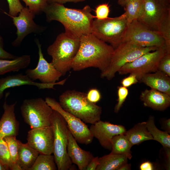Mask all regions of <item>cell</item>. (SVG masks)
I'll return each instance as SVG.
<instances>
[{"label":"cell","mask_w":170,"mask_h":170,"mask_svg":"<svg viewBox=\"0 0 170 170\" xmlns=\"http://www.w3.org/2000/svg\"><path fill=\"white\" fill-rule=\"evenodd\" d=\"M129 0H118V3L119 5L124 7Z\"/></svg>","instance_id":"47"},{"label":"cell","mask_w":170,"mask_h":170,"mask_svg":"<svg viewBox=\"0 0 170 170\" xmlns=\"http://www.w3.org/2000/svg\"><path fill=\"white\" fill-rule=\"evenodd\" d=\"M131 146L148 140H153L146 126V122L138 123L125 134Z\"/></svg>","instance_id":"24"},{"label":"cell","mask_w":170,"mask_h":170,"mask_svg":"<svg viewBox=\"0 0 170 170\" xmlns=\"http://www.w3.org/2000/svg\"><path fill=\"white\" fill-rule=\"evenodd\" d=\"M0 161L8 170H16L12 162L7 144L3 138L0 139Z\"/></svg>","instance_id":"32"},{"label":"cell","mask_w":170,"mask_h":170,"mask_svg":"<svg viewBox=\"0 0 170 170\" xmlns=\"http://www.w3.org/2000/svg\"><path fill=\"white\" fill-rule=\"evenodd\" d=\"M35 42L38 48L37 65L33 69H27L25 71L26 75L33 81L39 80L41 83H43L56 82L62 76V74L51 62H48L45 59L42 51V45L39 40L36 39Z\"/></svg>","instance_id":"13"},{"label":"cell","mask_w":170,"mask_h":170,"mask_svg":"<svg viewBox=\"0 0 170 170\" xmlns=\"http://www.w3.org/2000/svg\"><path fill=\"white\" fill-rule=\"evenodd\" d=\"M142 6L143 0H130L127 3L124 8L128 24L139 18Z\"/></svg>","instance_id":"29"},{"label":"cell","mask_w":170,"mask_h":170,"mask_svg":"<svg viewBox=\"0 0 170 170\" xmlns=\"http://www.w3.org/2000/svg\"><path fill=\"white\" fill-rule=\"evenodd\" d=\"M158 31L164 40L167 52L170 53V10L167 12L161 22Z\"/></svg>","instance_id":"30"},{"label":"cell","mask_w":170,"mask_h":170,"mask_svg":"<svg viewBox=\"0 0 170 170\" xmlns=\"http://www.w3.org/2000/svg\"><path fill=\"white\" fill-rule=\"evenodd\" d=\"M86 0H47L48 3H56L63 4L67 2L77 3Z\"/></svg>","instance_id":"42"},{"label":"cell","mask_w":170,"mask_h":170,"mask_svg":"<svg viewBox=\"0 0 170 170\" xmlns=\"http://www.w3.org/2000/svg\"><path fill=\"white\" fill-rule=\"evenodd\" d=\"M169 10L158 0H143L141 13L137 20L149 28L158 31L161 22Z\"/></svg>","instance_id":"14"},{"label":"cell","mask_w":170,"mask_h":170,"mask_svg":"<svg viewBox=\"0 0 170 170\" xmlns=\"http://www.w3.org/2000/svg\"><path fill=\"white\" fill-rule=\"evenodd\" d=\"M25 3L26 7L35 15H38L43 11L47 5V0H21Z\"/></svg>","instance_id":"33"},{"label":"cell","mask_w":170,"mask_h":170,"mask_svg":"<svg viewBox=\"0 0 170 170\" xmlns=\"http://www.w3.org/2000/svg\"><path fill=\"white\" fill-rule=\"evenodd\" d=\"M18 16H9L12 18L14 25L17 28L16 38L12 43L14 47L20 46L23 40L31 33L40 34L45 30L46 27L36 24L33 20L35 15L27 7H24L18 14Z\"/></svg>","instance_id":"12"},{"label":"cell","mask_w":170,"mask_h":170,"mask_svg":"<svg viewBox=\"0 0 170 170\" xmlns=\"http://www.w3.org/2000/svg\"><path fill=\"white\" fill-rule=\"evenodd\" d=\"M159 48L155 47H143L129 42H122L114 49L109 65L105 70L101 72L100 77L110 80L126 64Z\"/></svg>","instance_id":"6"},{"label":"cell","mask_w":170,"mask_h":170,"mask_svg":"<svg viewBox=\"0 0 170 170\" xmlns=\"http://www.w3.org/2000/svg\"><path fill=\"white\" fill-rule=\"evenodd\" d=\"M140 169L141 170H152L154 169V167L152 163L149 161H147L141 164Z\"/></svg>","instance_id":"43"},{"label":"cell","mask_w":170,"mask_h":170,"mask_svg":"<svg viewBox=\"0 0 170 170\" xmlns=\"http://www.w3.org/2000/svg\"><path fill=\"white\" fill-rule=\"evenodd\" d=\"M114 49L92 33L83 35L80 37V47L71 69L78 71L92 67L103 72L109 65Z\"/></svg>","instance_id":"2"},{"label":"cell","mask_w":170,"mask_h":170,"mask_svg":"<svg viewBox=\"0 0 170 170\" xmlns=\"http://www.w3.org/2000/svg\"><path fill=\"white\" fill-rule=\"evenodd\" d=\"M131 165L127 163L124 164L119 169V170H128L131 169Z\"/></svg>","instance_id":"46"},{"label":"cell","mask_w":170,"mask_h":170,"mask_svg":"<svg viewBox=\"0 0 170 170\" xmlns=\"http://www.w3.org/2000/svg\"></svg>","instance_id":"49"},{"label":"cell","mask_w":170,"mask_h":170,"mask_svg":"<svg viewBox=\"0 0 170 170\" xmlns=\"http://www.w3.org/2000/svg\"><path fill=\"white\" fill-rule=\"evenodd\" d=\"M111 151L114 154L126 156L128 159L132 158L131 149L132 146L125 134L116 135L111 141Z\"/></svg>","instance_id":"26"},{"label":"cell","mask_w":170,"mask_h":170,"mask_svg":"<svg viewBox=\"0 0 170 170\" xmlns=\"http://www.w3.org/2000/svg\"><path fill=\"white\" fill-rule=\"evenodd\" d=\"M158 70L170 77V53H167L161 60Z\"/></svg>","instance_id":"37"},{"label":"cell","mask_w":170,"mask_h":170,"mask_svg":"<svg viewBox=\"0 0 170 170\" xmlns=\"http://www.w3.org/2000/svg\"><path fill=\"white\" fill-rule=\"evenodd\" d=\"M54 156L52 154H39L29 170H56Z\"/></svg>","instance_id":"28"},{"label":"cell","mask_w":170,"mask_h":170,"mask_svg":"<svg viewBox=\"0 0 170 170\" xmlns=\"http://www.w3.org/2000/svg\"><path fill=\"white\" fill-rule=\"evenodd\" d=\"M68 139L67 153L72 162L77 166L79 170H86L87 165L94 157L93 154L79 146L68 129Z\"/></svg>","instance_id":"19"},{"label":"cell","mask_w":170,"mask_h":170,"mask_svg":"<svg viewBox=\"0 0 170 170\" xmlns=\"http://www.w3.org/2000/svg\"><path fill=\"white\" fill-rule=\"evenodd\" d=\"M66 79V78L53 83H43L35 82L26 75L21 73L9 75L0 78V100L3 96L4 91L8 88L29 85L36 86L39 89H54V86L55 85H63Z\"/></svg>","instance_id":"17"},{"label":"cell","mask_w":170,"mask_h":170,"mask_svg":"<svg viewBox=\"0 0 170 170\" xmlns=\"http://www.w3.org/2000/svg\"><path fill=\"white\" fill-rule=\"evenodd\" d=\"M50 121L54 135L53 154L57 169L73 170L72 163L67 153L68 128L66 123L61 115L53 110Z\"/></svg>","instance_id":"5"},{"label":"cell","mask_w":170,"mask_h":170,"mask_svg":"<svg viewBox=\"0 0 170 170\" xmlns=\"http://www.w3.org/2000/svg\"><path fill=\"white\" fill-rule=\"evenodd\" d=\"M45 100L53 110L57 111L63 117L68 129L77 142L86 145L92 142L94 137L84 122L63 109L55 99L46 97Z\"/></svg>","instance_id":"11"},{"label":"cell","mask_w":170,"mask_h":170,"mask_svg":"<svg viewBox=\"0 0 170 170\" xmlns=\"http://www.w3.org/2000/svg\"><path fill=\"white\" fill-rule=\"evenodd\" d=\"M80 43V37L65 31L58 35L48 48L47 53L52 57L51 62L62 76L71 69Z\"/></svg>","instance_id":"4"},{"label":"cell","mask_w":170,"mask_h":170,"mask_svg":"<svg viewBox=\"0 0 170 170\" xmlns=\"http://www.w3.org/2000/svg\"><path fill=\"white\" fill-rule=\"evenodd\" d=\"M165 7L170 8V0H158Z\"/></svg>","instance_id":"45"},{"label":"cell","mask_w":170,"mask_h":170,"mask_svg":"<svg viewBox=\"0 0 170 170\" xmlns=\"http://www.w3.org/2000/svg\"><path fill=\"white\" fill-rule=\"evenodd\" d=\"M167 53L165 48L148 52L133 61L123 65L118 71L119 74H133L139 81L145 74L158 71L161 60Z\"/></svg>","instance_id":"10"},{"label":"cell","mask_w":170,"mask_h":170,"mask_svg":"<svg viewBox=\"0 0 170 170\" xmlns=\"http://www.w3.org/2000/svg\"><path fill=\"white\" fill-rule=\"evenodd\" d=\"M8 3L9 13L4 12L8 16H16L24 8L20 0H7Z\"/></svg>","instance_id":"36"},{"label":"cell","mask_w":170,"mask_h":170,"mask_svg":"<svg viewBox=\"0 0 170 170\" xmlns=\"http://www.w3.org/2000/svg\"><path fill=\"white\" fill-rule=\"evenodd\" d=\"M136 76L133 74H130L129 76L123 78L121 81L122 86L128 88L139 82Z\"/></svg>","instance_id":"40"},{"label":"cell","mask_w":170,"mask_h":170,"mask_svg":"<svg viewBox=\"0 0 170 170\" xmlns=\"http://www.w3.org/2000/svg\"><path fill=\"white\" fill-rule=\"evenodd\" d=\"M128 23L125 13L114 18L94 20L92 33L114 49L122 42Z\"/></svg>","instance_id":"7"},{"label":"cell","mask_w":170,"mask_h":170,"mask_svg":"<svg viewBox=\"0 0 170 170\" xmlns=\"http://www.w3.org/2000/svg\"><path fill=\"white\" fill-rule=\"evenodd\" d=\"M110 6L108 3H103L98 5L94 10L96 14L95 18L100 20L108 18L110 11Z\"/></svg>","instance_id":"34"},{"label":"cell","mask_w":170,"mask_h":170,"mask_svg":"<svg viewBox=\"0 0 170 170\" xmlns=\"http://www.w3.org/2000/svg\"><path fill=\"white\" fill-rule=\"evenodd\" d=\"M18 154V164L21 170H29L39 154L27 143L24 144L19 141Z\"/></svg>","instance_id":"22"},{"label":"cell","mask_w":170,"mask_h":170,"mask_svg":"<svg viewBox=\"0 0 170 170\" xmlns=\"http://www.w3.org/2000/svg\"><path fill=\"white\" fill-rule=\"evenodd\" d=\"M170 119H168L165 121L164 122V128L166 130V131L170 133Z\"/></svg>","instance_id":"44"},{"label":"cell","mask_w":170,"mask_h":170,"mask_svg":"<svg viewBox=\"0 0 170 170\" xmlns=\"http://www.w3.org/2000/svg\"><path fill=\"white\" fill-rule=\"evenodd\" d=\"M128 159L126 155L110 153L99 158V164L96 170H119L127 163Z\"/></svg>","instance_id":"25"},{"label":"cell","mask_w":170,"mask_h":170,"mask_svg":"<svg viewBox=\"0 0 170 170\" xmlns=\"http://www.w3.org/2000/svg\"><path fill=\"white\" fill-rule=\"evenodd\" d=\"M53 110L41 98L25 99L20 106L24 121L31 129L51 126Z\"/></svg>","instance_id":"8"},{"label":"cell","mask_w":170,"mask_h":170,"mask_svg":"<svg viewBox=\"0 0 170 170\" xmlns=\"http://www.w3.org/2000/svg\"><path fill=\"white\" fill-rule=\"evenodd\" d=\"M0 170H8V168L4 166L0 161Z\"/></svg>","instance_id":"48"},{"label":"cell","mask_w":170,"mask_h":170,"mask_svg":"<svg viewBox=\"0 0 170 170\" xmlns=\"http://www.w3.org/2000/svg\"><path fill=\"white\" fill-rule=\"evenodd\" d=\"M16 136H10L5 137L4 139L6 142L11 156L12 162L16 170H21L18 164V151L19 140Z\"/></svg>","instance_id":"31"},{"label":"cell","mask_w":170,"mask_h":170,"mask_svg":"<svg viewBox=\"0 0 170 170\" xmlns=\"http://www.w3.org/2000/svg\"><path fill=\"white\" fill-rule=\"evenodd\" d=\"M86 94L87 99L90 102L95 103L100 100L101 95L100 91L96 88L90 89Z\"/></svg>","instance_id":"38"},{"label":"cell","mask_w":170,"mask_h":170,"mask_svg":"<svg viewBox=\"0 0 170 170\" xmlns=\"http://www.w3.org/2000/svg\"><path fill=\"white\" fill-rule=\"evenodd\" d=\"M89 128L94 137L98 140L100 145L109 150L111 149V141L113 137L125 134L126 132L125 128L122 125L100 120L91 124Z\"/></svg>","instance_id":"16"},{"label":"cell","mask_w":170,"mask_h":170,"mask_svg":"<svg viewBox=\"0 0 170 170\" xmlns=\"http://www.w3.org/2000/svg\"><path fill=\"white\" fill-rule=\"evenodd\" d=\"M123 42L143 47L165 48V41L160 33L149 28L137 20L128 24Z\"/></svg>","instance_id":"9"},{"label":"cell","mask_w":170,"mask_h":170,"mask_svg":"<svg viewBox=\"0 0 170 170\" xmlns=\"http://www.w3.org/2000/svg\"><path fill=\"white\" fill-rule=\"evenodd\" d=\"M92 11L89 5L80 9L67 8L60 3H48L43 12L47 22L58 21L63 25L65 31L80 37L92 33L95 18V16L91 14Z\"/></svg>","instance_id":"1"},{"label":"cell","mask_w":170,"mask_h":170,"mask_svg":"<svg viewBox=\"0 0 170 170\" xmlns=\"http://www.w3.org/2000/svg\"><path fill=\"white\" fill-rule=\"evenodd\" d=\"M151 89L165 93L170 95V77L158 70L153 73L145 74L140 81Z\"/></svg>","instance_id":"21"},{"label":"cell","mask_w":170,"mask_h":170,"mask_svg":"<svg viewBox=\"0 0 170 170\" xmlns=\"http://www.w3.org/2000/svg\"><path fill=\"white\" fill-rule=\"evenodd\" d=\"M3 39L0 34V59L12 60L17 57L5 51L4 48Z\"/></svg>","instance_id":"39"},{"label":"cell","mask_w":170,"mask_h":170,"mask_svg":"<svg viewBox=\"0 0 170 170\" xmlns=\"http://www.w3.org/2000/svg\"><path fill=\"white\" fill-rule=\"evenodd\" d=\"M17 103L8 105L6 100L3 105V113L0 120V139L18 134L19 123L16 119L14 110Z\"/></svg>","instance_id":"18"},{"label":"cell","mask_w":170,"mask_h":170,"mask_svg":"<svg viewBox=\"0 0 170 170\" xmlns=\"http://www.w3.org/2000/svg\"><path fill=\"white\" fill-rule=\"evenodd\" d=\"M59 102L65 111L91 124L100 120L101 107L89 101L86 93L75 90H67L59 97Z\"/></svg>","instance_id":"3"},{"label":"cell","mask_w":170,"mask_h":170,"mask_svg":"<svg viewBox=\"0 0 170 170\" xmlns=\"http://www.w3.org/2000/svg\"><path fill=\"white\" fill-rule=\"evenodd\" d=\"M99 164L98 157H94L87 165L86 170H96Z\"/></svg>","instance_id":"41"},{"label":"cell","mask_w":170,"mask_h":170,"mask_svg":"<svg viewBox=\"0 0 170 170\" xmlns=\"http://www.w3.org/2000/svg\"><path fill=\"white\" fill-rule=\"evenodd\" d=\"M117 103L114 108V111L117 113L122 107L128 94V90L127 88L122 86L118 87Z\"/></svg>","instance_id":"35"},{"label":"cell","mask_w":170,"mask_h":170,"mask_svg":"<svg viewBox=\"0 0 170 170\" xmlns=\"http://www.w3.org/2000/svg\"><path fill=\"white\" fill-rule=\"evenodd\" d=\"M30 55H23L12 60L0 59V76L10 72H17L28 67Z\"/></svg>","instance_id":"23"},{"label":"cell","mask_w":170,"mask_h":170,"mask_svg":"<svg viewBox=\"0 0 170 170\" xmlns=\"http://www.w3.org/2000/svg\"><path fill=\"white\" fill-rule=\"evenodd\" d=\"M146 126L148 130L152 136L153 140L160 143L166 148L170 147V135L167 131H162L159 129L156 126L154 118L153 116L149 117L146 122Z\"/></svg>","instance_id":"27"},{"label":"cell","mask_w":170,"mask_h":170,"mask_svg":"<svg viewBox=\"0 0 170 170\" xmlns=\"http://www.w3.org/2000/svg\"><path fill=\"white\" fill-rule=\"evenodd\" d=\"M140 99L144 106L156 110H164L170 105V95L152 89L142 92Z\"/></svg>","instance_id":"20"},{"label":"cell","mask_w":170,"mask_h":170,"mask_svg":"<svg viewBox=\"0 0 170 170\" xmlns=\"http://www.w3.org/2000/svg\"><path fill=\"white\" fill-rule=\"evenodd\" d=\"M27 140L28 144L39 154L53 153L54 135L51 126L31 129L28 132Z\"/></svg>","instance_id":"15"}]
</instances>
